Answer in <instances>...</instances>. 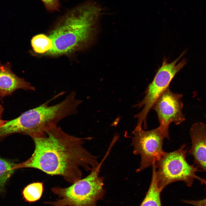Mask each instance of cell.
<instances>
[{
	"label": "cell",
	"mask_w": 206,
	"mask_h": 206,
	"mask_svg": "<svg viewBox=\"0 0 206 206\" xmlns=\"http://www.w3.org/2000/svg\"><path fill=\"white\" fill-rule=\"evenodd\" d=\"M43 3L46 9L48 12H53L60 11L61 0H40Z\"/></svg>",
	"instance_id": "obj_15"
},
{
	"label": "cell",
	"mask_w": 206,
	"mask_h": 206,
	"mask_svg": "<svg viewBox=\"0 0 206 206\" xmlns=\"http://www.w3.org/2000/svg\"><path fill=\"white\" fill-rule=\"evenodd\" d=\"M7 121L3 120L0 119V127L3 126Z\"/></svg>",
	"instance_id": "obj_18"
},
{
	"label": "cell",
	"mask_w": 206,
	"mask_h": 206,
	"mask_svg": "<svg viewBox=\"0 0 206 206\" xmlns=\"http://www.w3.org/2000/svg\"><path fill=\"white\" fill-rule=\"evenodd\" d=\"M121 116H118V117L113 121V122L110 124V126L116 127L118 125Z\"/></svg>",
	"instance_id": "obj_17"
},
{
	"label": "cell",
	"mask_w": 206,
	"mask_h": 206,
	"mask_svg": "<svg viewBox=\"0 0 206 206\" xmlns=\"http://www.w3.org/2000/svg\"><path fill=\"white\" fill-rule=\"evenodd\" d=\"M64 92L58 94L38 106L23 113L13 120L7 121L0 128V138L15 133L31 136L42 131L52 124L57 125L63 119L77 114V107L83 102L76 99V93L71 92L62 101L52 106L49 103Z\"/></svg>",
	"instance_id": "obj_3"
},
{
	"label": "cell",
	"mask_w": 206,
	"mask_h": 206,
	"mask_svg": "<svg viewBox=\"0 0 206 206\" xmlns=\"http://www.w3.org/2000/svg\"><path fill=\"white\" fill-rule=\"evenodd\" d=\"M31 137L35 149L25 161L17 164V169L32 168L51 175L62 177L73 183L82 178V168L91 172L99 165L97 157L83 146L85 140L69 135L57 125L52 124Z\"/></svg>",
	"instance_id": "obj_1"
},
{
	"label": "cell",
	"mask_w": 206,
	"mask_h": 206,
	"mask_svg": "<svg viewBox=\"0 0 206 206\" xmlns=\"http://www.w3.org/2000/svg\"><path fill=\"white\" fill-rule=\"evenodd\" d=\"M31 43L34 51L39 53H45L50 49L52 47L51 39L42 34L33 37L31 40Z\"/></svg>",
	"instance_id": "obj_13"
},
{
	"label": "cell",
	"mask_w": 206,
	"mask_h": 206,
	"mask_svg": "<svg viewBox=\"0 0 206 206\" xmlns=\"http://www.w3.org/2000/svg\"><path fill=\"white\" fill-rule=\"evenodd\" d=\"M102 11L100 5L90 0L67 11L49 37L52 47L48 52L58 55L87 48L96 37Z\"/></svg>",
	"instance_id": "obj_2"
},
{
	"label": "cell",
	"mask_w": 206,
	"mask_h": 206,
	"mask_svg": "<svg viewBox=\"0 0 206 206\" xmlns=\"http://www.w3.org/2000/svg\"><path fill=\"white\" fill-rule=\"evenodd\" d=\"M3 108L2 106L0 105V118L1 117L3 111Z\"/></svg>",
	"instance_id": "obj_19"
},
{
	"label": "cell",
	"mask_w": 206,
	"mask_h": 206,
	"mask_svg": "<svg viewBox=\"0 0 206 206\" xmlns=\"http://www.w3.org/2000/svg\"><path fill=\"white\" fill-rule=\"evenodd\" d=\"M189 133L191 146L188 154L193 156L194 165L206 173V125L201 122L195 123Z\"/></svg>",
	"instance_id": "obj_9"
},
{
	"label": "cell",
	"mask_w": 206,
	"mask_h": 206,
	"mask_svg": "<svg viewBox=\"0 0 206 206\" xmlns=\"http://www.w3.org/2000/svg\"><path fill=\"white\" fill-rule=\"evenodd\" d=\"M186 52L184 51L178 58L171 63L168 62L166 58H164L162 66L145 91L144 98L140 102L133 106L138 108L143 107L140 112L134 116L138 119L137 126H142L143 124L145 129L147 128L146 121L148 113L159 97L169 87L171 82L175 75L186 64L187 60L185 58L177 64Z\"/></svg>",
	"instance_id": "obj_6"
},
{
	"label": "cell",
	"mask_w": 206,
	"mask_h": 206,
	"mask_svg": "<svg viewBox=\"0 0 206 206\" xmlns=\"http://www.w3.org/2000/svg\"><path fill=\"white\" fill-rule=\"evenodd\" d=\"M181 94L174 93L168 87L156 100L152 108L157 113L165 138L169 139V128L171 122L178 125L185 120L182 112Z\"/></svg>",
	"instance_id": "obj_8"
},
{
	"label": "cell",
	"mask_w": 206,
	"mask_h": 206,
	"mask_svg": "<svg viewBox=\"0 0 206 206\" xmlns=\"http://www.w3.org/2000/svg\"><path fill=\"white\" fill-rule=\"evenodd\" d=\"M109 152L107 151L98 166L85 178L68 187L52 188V192L60 199L44 203L52 206H96L97 202L103 199L105 194L103 187L104 178L99 176V173Z\"/></svg>",
	"instance_id": "obj_4"
},
{
	"label": "cell",
	"mask_w": 206,
	"mask_h": 206,
	"mask_svg": "<svg viewBox=\"0 0 206 206\" xmlns=\"http://www.w3.org/2000/svg\"><path fill=\"white\" fill-rule=\"evenodd\" d=\"M9 62L2 64L0 62V96L1 98L11 94L15 90L21 89L34 91V86L23 78L18 77L11 70Z\"/></svg>",
	"instance_id": "obj_10"
},
{
	"label": "cell",
	"mask_w": 206,
	"mask_h": 206,
	"mask_svg": "<svg viewBox=\"0 0 206 206\" xmlns=\"http://www.w3.org/2000/svg\"><path fill=\"white\" fill-rule=\"evenodd\" d=\"M17 169L16 164L0 158V189L3 190L7 180Z\"/></svg>",
	"instance_id": "obj_14"
},
{
	"label": "cell",
	"mask_w": 206,
	"mask_h": 206,
	"mask_svg": "<svg viewBox=\"0 0 206 206\" xmlns=\"http://www.w3.org/2000/svg\"><path fill=\"white\" fill-rule=\"evenodd\" d=\"M132 134L133 153L140 154L141 157L140 167L136 171L139 172L152 166L163 155L165 152L163 146L165 137L159 126L144 130L142 126H136Z\"/></svg>",
	"instance_id": "obj_7"
},
{
	"label": "cell",
	"mask_w": 206,
	"mask_h": 206,
	"mask_svg": "<svg viewBox=\"0 0 206 206\" xmlns=\"http://www.w3.org/2000/svg\"><path fill=\"white\" fill-rule=\"evenodd\" d=\"M182 202L195 206H206V198L199 200H190L183 199Z\"/></svg>",
	"instance_id": "obj_16"
},
{
	"label": "cell",
	"mask_w": 206,
	"mask_h": 206,
	"mask_svg": "<svg viewBox=\"0 0 206 206\" xmlns=\"http://www.w3.org/2000/svg\"><path fill=\"white\" fill-rule=\"evenodd\" d=\"M43 190L42 183L37 182L31 183L23 189L22 193L23 198L28 202L36 201L41 197Z\"/></svg>",
	"instance_id": "obj_12"
},
{
	"label": "cell",
	"mask_w": 206,
	"mask_h": 206,
	"mask_svg": "<svg viewBox=\"0 0 206 206\" xmlns=\"http://www.w3.org/2000/svg\"><path fill=\"white\" fill-rule=\"evenodd\" d=\"M152 166V175L151 183L140 206H162L160 197L161 192L157 186L156 169L154 164Z\"/></svg>",
	"instance_id": "obj_11"
},
{
	"label": "cell",
	"mask_w": 206,
	"mask_h": 206,
	"mask_svg": "<svg viewBox=\"0 0 206 206\" xmlns=\"http://www.w3.org/2000/svg\"><path fill=\"white\" fill-rule=\"evenodd\" d=\"M183 144L178 150L171 152H165L155 163L157 187L161 192L167 185L178 181L184 182L191 187L194 180H198L201 185H206V180L196 175L201 171L194 165L187 162L186 157L188 148Z\"/></svg>",
	"instance_id": "obj_5"
}]
</instances>
